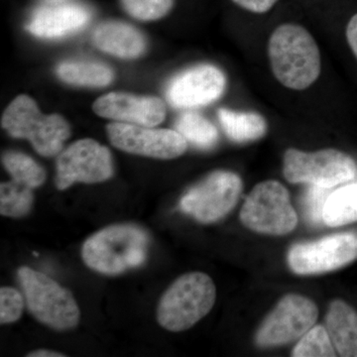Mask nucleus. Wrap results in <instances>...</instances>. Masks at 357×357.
Instances as JSON below:
<instances>
[{
	"label": "nucleus",
	"mask_w": 357,
	"mask_h": 357,
	"mask_svg": "<svg viewBox=\"0 0 357 357\" xmlns=\"http://www.w3.org/2000/svg\"><path fill=\"white\" fill-rule=\"evenodd\" d=\"M268 60L275 79L292 91H305L318 81L321 55L316 39L304 26L283 23L268 40Z\"/></svg>",
	"instance_id": "obj_1"
},
{
	"label": "nucleus",
	"mask_w": 357,
	"mask_h": 357,
	"mask_svg": "<svg viewBox=\"0 0 357 357\" xmlns=\"http://www.w3.org/2000/svg\"><path fill=\"white\" fill-rule=\"evenodd\" d=\"M148 243L146 231L137 225H110L86 239L82 257L93 271L121 274L145 262Z\"/></svg>",
	"instance_id": "obj_2"
},
{
	"label": "nucleus",
	"mask_w": 357,
	"mask_h": 357,
	"mask_svg": "<svg viewBox=\"0 0 357 357\" xmlns=\"http://www.w3.org/2000/svg\"><path fill=\"white\" fill-rule=\"evenodd\" d=\"M217 289L208 275L192 272L174 282L160 300L157 319L169 332L189 330L213 309Z\"/></svg>",
	"instance_id": "obj_3"
},
{
	"label": "nucleus",
	"mask_w": 357,
	"mask_h": 357,
	"mask_svg": "<svg viewBox=\"0 0 357 357\" xmlns=\"http://www.w3.org/2000/svg\"><path fill=\"white\" fill-rule=\"evenodd\" d=\"M1 126L11 137L27 139L37 153L56 156L70 135V128L62 115H46L30 96L14 98L1 117Z\"/></svg>",
	"instance_id": "obj_4"
},
{
	"label": "nucleus",
	"mask_w": 357,
	"mask_h": 357,
	"mask_svg": "<svg viewBox=\"0 0 357 357\" xmlns=\"http://www.w3.org/2000/svg\"><path fill=\"white\" fill-rule=\"evenodd\" d=\"M17 275L26 305L35 319L56 331L76 328L81 312L68 289L29 267L20 268Z\"/></svg>",
	"instance_id": "obj_5"
},
{
	"label": "nucleus",
	"mask_w": 357,
	"mask_h": 357,
	"mask_svg": "<svg viewBox=\"0 0 357 357\" xmlns=\"http://www.w3.org/2000/svg\"><path fill=\"white\" fill-rule=\"evenodd\" d=\"M283 175L292 184L333 189L356 178L357 165L349 154L333 148L314 152L289 148L284 153Z\"/></svg>",
	"instance_id": "obj_6"
},
{
	"label": "nucleus",
	"mask_w": 357,
	"mask_h": 357,
	"mask_svg": "<svg viewBox=\"0 0 357 357\" xmlns=\"http://www.w3.org/2000/svg\"><path fill=\"white\" fill-rule=\"evenodd\" d=\"M239 217L248 229L268 236H285L298 223L288 190L274 180L264 181L253 188Z\"/></svg>",
	"instance_id": "obj_7"
},
{
	"label": "nucleus",
	"mask_w": 357,
	"mask_h": 357,
	"mask_svg": "<svg viewBox=\"0 0 357 357\" xmlns=\"http://www.w3.org/2000/svg\"><path fill=\"white\" fill-rule=\"evenodd\" d=\"M241 190L243 181L237 174L215 171L185 192L180 208L199 222H215L236 206Z\"/></svg>",
	"instance_id": "obj_8"
},
{
	"label": "nucleus",
	"mask_w": 357,
	"mask_h": 357,
	"mask_svg": "<svg viewBox=\"0 0 357 357\" xmlns=\"http://www.w3.org/2000/svg\"><path fill=\"white\" fill-rule=\"evenodd\" d=\"M319 317L317 305L304 296L289 294L279 301L255 335L260 347H279L302 337Z\"/></svg>",
	"instance_id": "obj_9"
},
{
	"label": "nucleus",
	"mask_w": 357,
	"mask_h": 357,
	"mask_svg": "<svg viewBox=\"0 0 357 357\" xmlns=\"http://www.w3.org/2000/svg\"><path fill=\"white\" fill-rule=\"evenodd\" d=\"M357 259V232H344L311 243L294 244L288 264L294 273L318 275L335 271Z\"/></svg>",
	"instance_id": "obj_10"
},
{
	"label": "nucleus",
	"mask_w": 357,
	"mask_h": 357,
	"mask_svg": "<svg viewBox=\"0 0 357 357\" xmlns=\"http://www.w3.org/2000/svg\"><path fill=\"white\" fill-rule=\"evenodd\" d=\"M56 185L68 189L74 183L96 184L109 180L114 172V160L107 147L96 140L81 139L61 152L56 164Z\"/></svg>",
	"instance_id": "obj_11"
},
{
	"label": "nucleus",
	"mask_w": 357,
	"mask_h": 357,
	"mask_svg": "<svg viewBox=\"0 0 357 357\" xmlns=\"http://www.w3.org/2000/svg\"><path fill=\"white\" fill-rule=\"evenodd\" d=\"M110 143L128 153L170 160L187 151V140L177 130L112 122L107 124Z\"/></svg>",
	"instance_id": "obj_12"
},
{
	"label": "nucleus",
	"mask_w": 357,
	"mask_h": 357,
	"mask_svg": "<svg viewBox=\"0 0 357 357\" xmlns=\"http://www.w3.org/2000/svg\"><path fill=\"white\" fill-rule=\"evenodd\" d=\"M227 84V77L220 68L199 65L181 73L171 82L167 98L176 109L206 107L222 98Z\"/></svg>",
	"instance_id": "obj_13"
},
{
	"label": "nucleus",
	"mask_w": 357,
	"mask_h": 357,
	"mask_svg": "<svg viewBox=\"0 0 357 357\" xmlns=\"http://www.w3.org/2000/svg\"><path fill=\"white\" fill-rule=\"evenodd\" d=\"M96 115L116 122L155 128L166 117L165 103L153 96L110 93L93 105Z\"/></svg>",
	"instance_id": "obj_14"
},
{
	"label": "nucleus",
	"mask_w": 357,
	"mask_h": 357,
	"mask_svg": "<svg viewBox=\"0 0 357 357\" xmlns=\"http://www.w3.org/2000/svg\"><path fill=\"white\" fill-rule=\"evenodd\" d=\"M89 20V11L77 4L44 7L34 14L27 30L40 38H57L81 29Z\"/></svg>",
	"instance_id": "obj_15"
},
{
	"label": "nucleus",
	"mask_w": 357,
	"mask_h": 357,
	"mask_svg": "<svg viewBox=\"0 0 357 357\" xmlns=\"http://www.w3.org/2000/svg\"><path fill=\"white\" fill-rule=\"evenodd\" d=\"M96 48L121 59H136L146 51V39L134 26L121 21H105L93 33Z\"/></svg>",
	"instance_id": "obj_16"
},
{
	"label": "nucleus",
	"mask_w": 357,
	"mask_h": 357,
	"mask_svg": "<svg viewBox=\"0 0 357 357\" xmlns=\"http://www.w3.org/2000/svg\"><path fill=\"white\" fill-rule=\"evenodd\" d=\"M326 330L338 356L357 357V312L342 300H335L326 317Z\"/></svg>",
	"instance_id": "obj_17"
},
{
	"label": "nucleus",
	"mask_w": 357,
	"mask_h": 357,
	"mask_svg": "<svg viewBox=\"0 0 357 357\" xmlns=\"http://www.w3.org/2000/svg\"><path fill=\"white\" fill-rule=\"evenodd\" d=\"M218 116L227 137L238 144L261 139L268 132L266 119L258 112L220 109Z\"/></svg>",
	"instance_id": "obj_18"
},
{
	"label": "nucleus",
	"mask_w": 357,
	"mask_h": 357,
	"mask_svg": "<svg viewBox=\"0 0 357 357\" xmlns=\"http://www.w3.org/2000/svg\"><path fill=\"white\" fill-rule=\"evenodd\" d=\"M57 76L66 84L77 86L102 88L114 81V70L98 62H64L58 66Z\"/></svg>",
	"instance_id": "obj_19"
},
{
	"label": "nucleus",
	"mask_w": 357,
	"mask_h": 357,
	"mask_svg": "<svg viewBox=\"0 0 357 357\" xmlns=\"http://www.w3.org/2000/svg\"><path fill=\"white\" fill-rule=\"evenodd\" d=\"M357 222V183L331 192L324 210V223L337 227Z\"/></svg>",
	"instance_id": "obj_20"
},
{
	"label": "nucleus",
	"mask_w": 357,
	"mask_h": 357,
	"mask_svg": "<svg viewBox=\"0 0 357 357\" xmlns=\"http://www.w3.org/2000/svg\"><path fill=\"white\" fill-rule=\"evenodd\" d=\"M176 130L192 146L210 150L218 142V128L203 115L196 112H185L178 117Z\"/></svg>",
	"instance_id": "obj_21"
},
{
	"label": "nucleus",
	"mask_w": 357,
	"mask_h": 357,
	"mask_svg": "<svg viewBox=\"0 0 357 357\" xmlns=\"http://www.w3.org/2000/svg\"><path fill=\"white\" fill-rule=\"evenodd\" d=\"M2 164L13 180L36 189L46 181V172L31 157L17 151H7L2 154Z\"/></svg>",
	"instance_id": "obj_22"
},
{
	"label": "nucleus",
	"mask_w": 357,
	"mask_h": 357,
	"mask_svg": "<svg viewBox=\"0 0 357 357\" xmlns=\"http://www.w3.org/2000/svg\"><path fill=\"white\" fill-rule=\"evenodd\" d=\"M31 188L16 181L0 185V213L4 217L22 218L31 211L34 196Z\"/></svg>",
	"instance_id": "obj_23"
},
{
	"label": "nucleus",
	"mask_w": 357,
	"mask_h": 357,
	"mask_svg": "<svg viewBox=\"0 0 357 357\" xmlns=\"http://www.w3.org/2000/svg\"><path fill=\"white\" fill-rule=\"evenodd\" d=\"M294 357H335V347L323 326H312L305 333L292 352Z\"/></svg>",
	"instance_id": "obj_24"
},
{
	"label": "nucleus",
	"mask_w": 357,
	"mask_h": 357,
	"mask_svg": "<svg viewBox=\"0 0 357 357\" xmlns=\"http://www.w3.org/2000/svg\"><path fill=\"white\" fill-rule=\"evenodd\" d=\"M123 10L140 21H155L172 11L175 0H121Z\"/></svg>",
	"instance_id": "obj_25"
},
{
	"label": "nucleus",
	"mask_w": 357,
	"mask_h": 357,
	"mask_svg": "<svg viewBox=\"0 0 357 357\" xmlns=\"http://www.w3.org/2000/svg\"><path fill=\"white\" fill-rule=\"evenodd\" d=\"M331 192L332 189L309 185L306 192L303 194L301 206L303 215L310 225H319L324 222V210Z\"/></svg>",
	"instance_id": "obj_26"
},
{
	"label": "nucleus",
	"mask_w": 357,
	"mask_h": 357,
	"mask_svg": "<svg viewBox=\"0 0 357 357\" xmlns=\"http://www.w3.org/2000/svg\"><path fill=\"white\" fill-rule=\"evenodd\" d=\"M25 298L16 289H0V324H13L22 317Z\"/></svg>",
	"instance_id": "obj_27"
},
{
	"label": "nucleus",
	"mask_w": 357,
	"mask_h": 357,
	"mask_svg": "<svg viewBox=\"0 0 357 357\" xmlns=\"http://www.w3.org/2000/svg\"><path fill=\"white\" fill-rule=\"evenodd\" d=\"M236 6L248 13L265 14L269 13L279 0H231Z\"/></svg>",
	"instance_id": "obj_28"
},
{
	"label": "nucleus",
	"mask_w": 357,
	"mask_h": 357,
	"mask_svg": "<svg viewBox=\"0 0 357 357\" xmlns=\"http://www.w3.org/2000/svg\"><path fill=\"white\" fill-rule=\"evenodd\" d=\"M347 44L357 60V13L349 20L345 28Z\"/></svg>",
	"instance_id": "obj_29"
},
{
	"label": "nucleus",
	"mask_w": 357,
	"mask_h": 357,
	"mask_svg": "<svg viewBox=\"0 0 357 357\" xmlns=\"http://www.w3.org/2000/svg\"><path fill=\"white\" fill-rule=\"evenodd\" d=\"M27 356H29V357H64V356H66V354H61V352L49 351V349H38V351L30 352V354H27Z\"/></svg>",
	"instance_id": "obj_30"
}]
</instances>
